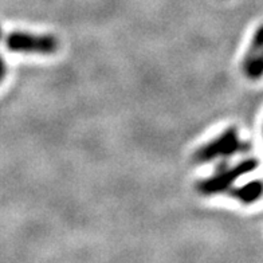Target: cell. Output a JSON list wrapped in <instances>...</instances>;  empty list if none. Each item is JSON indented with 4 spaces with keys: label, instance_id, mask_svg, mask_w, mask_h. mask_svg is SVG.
Segmentation results:
<instances>
[{
    "label": "cell",
    "instance_id": "cell-3",
    "mask_svg": "<svg viewBox=\"0 0 263 263\" xmlns=\"http://www.w3.org/2000/svg\"><path fill=\"white\" fill-rule=\"evenodd\" d=\"M243 145L245 144L239 139L236 128L231 126L226 129L216 139L197 149L194 155V161L197 164H204L211 163L219 157H230L236 152H240Z\"/></svg>",
    "mask_w": 263,
    "mask_h": 263
},
{
    "label": "cell",
    "instance_id": "cell-5",
    "mask_svg": "<svg viewBox=\"0 0 263 263\" xmlns=\"http://www.w3.org/2000/svg\"><path fill=\"white\" fill-rule=\"evenodd\" d=\"M263 51V25H260L259 27L256 28L255 34H254L253 39H251V43L249 46V50H247L246 55L243 61H249V59L254 58V57H258L260 52Z\"/></svg>",
    "mask_w": 263,
    "mask_h": 263
},
{
    "label": "cell",
    "instance_id": "cell-6",
    "mask_svg": "<svg viewBox=\"0 0 263 263\" xmlns=\"http://www.w3.org/2000/svg\"><path fill=\"white\" fill-rule=\"evenodd\" d=\"M0 38H2V28H0ZM6 73H7V69H6V63H4L3 58L0 57V83L3 82L4 77H6Z\"/></svg>",
    "mask_w": 263,
    "mask_h": 263
},
{
    "label": "cell",
    "instance_id": "cell-2",
    "mask_svg": "<svg viewBox=\"0 0 263 263\" xmlns=\"http://www.w3.org/2000/svg\"><path fill=\"white\" fill-rule=\"evenodd\" d=\"M6 47L12 52L51 55L59 49V41L52 35H36L30 32L14 31L7 35Z\"/></svg>",
    "mask_w": 263,
    "mask_h": 263
},
{
    "label": "cell",
    "instance_id": "cell-1",
    "mask_svg": "<svg viewBox=\"0 0 263 263\" xmlns=\"http://www.w3.org/2000/svg\"><path fill=\"white\" fill-rule=\"evenodd\" d=\"M256 166H258V160L255 159L243 160V161L235 164L231 168L220 165L218 172H215L212 176L197 183V191L204 196L223 194L226 191L231 190V187L239 177L254 172L256 170Z\"/></svg>",
    "mask_w": 263,
    "mask_h": 263
},
{
    "label": "cell",
    "instance_id": "cell-4",
    "mask_svg": "<svg viewBox=\"0 0 263 263\" xmlns=\"http://www.w3.org/2000/svg\"><path fill=\"white\" fill-rule=\"evenodd\" d=\"M230 194L243 204H253L263 196V181L253 180L240 187L231 188Z\"/></svg>",
    "mask_w": 263,
    "mask_h": 263
},
{
    "label": "cell",
    "instance_id": "cell-7",
    "mask_svg": "<svg viewBox=\"0 0 263 263\" xmlns=\"http://www.w3.org/2000/svg\"><path fill=\"white\" fill-rule=\"evenodd\" d=\"M254 58H255V57H254ZM258 58H259V59H260V61H262V62H263V51H262V52H260L259 55H258Z\"/></svg>",
    "mask_w": 263,
    "mask_h": 263
}]
</instances>
